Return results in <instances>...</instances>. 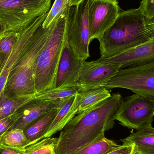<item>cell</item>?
<instances>
[{
	"label": "cell",
	"instance_id": "1",
	"mask_svg": "<svg viewBox=\"0 0 154 154\" xmlns=\"http://www.w3.org/2000/svg\"><path fill=\"white\" fill-rule=\"evenodd\" d=\"M119 93L77 114L61 130L55 154H75L105 136L115 125V116L122 101Z\"/></svg>",
	"mask_w": 154,
	"mask_h": 154
},
{
	"label": "cell",
	"instance_id": "2",
	"mask_svg": "<svg viewBox=\"0 0 154 154\" xmlns=\"http://www.w3.org/2000/svg\"><path fill=\"white\" fill-rule=\"evenodd\" d=\"M150 39L146 19L140 8L120 12L113 24L97 39L100 58L118 55Z\"/></svg>",
	"mask_w": 154,
	"mask_h": 154
},
{
	"label": "cell",
	"instance_id": "3",
	"mask_svg": "<svg viewBox=\"0 0 154 154\" xmlns=\"http://www.w3.org/2000/svg\"><path fill=\"white\" fill-rule=\"evenodd\" d=\"M55 22L48 28L42 23L36 30L11 70L2 93L15 99L34 97L37 57L43 48Z\"/></svg>",
	"mask_w": 154,
	"mask_h": 154
},
{
	"label": "cell",
	"instance_id": "4",
	"mask_svg": "<svg viewBox=\"0 0 154 154\" xmlns=\"http://www.w3.org/2000/svg\"><path fill=\"white\" fill-rule=\"evenodd\" d=\"M68 8L56 20L37 57L35 70L36 94L55 88L58 68L66 40Z\"/></svg>",
	"mask_w": 154,
	"mask_h": 154
},
{
	"label": "cell",
	"instance_id": "5",
	"mask_svg": "<svg viewBox=\"0 0 154 154\" xmlns=\"http://www.w3.org/2000/svg\"><path fill=\"white\" fill-rule=\"evenodd\" d=\"M51 0H0V22L6 32H20L50 9Z\"/></svg>",
	"mask_w": 154,
	"mask_h": 154
},
{
	"label": "cell",
	"instance_id": "6",
	"mask_svg": "<svg viewBox=\"0 0 154 154\" xmlns=\"http://www.w3.org/2000/svg\"><path fill=\"white\" fill-rule=\"evenodd\" d=\"M89 0H84L68 8L66 24V41L80 59L90 57Z\"/></svg>",
	"mask_w": 154,
	"mask_h": 154
},
{
	"label": "cell",
	"instance_id": "7",
	"mask_svg": "<svg viewBox=\"0 0 154 154\" xmlns=\"http://www.w3.org/2000/svg\"><path fill=\"white\" fill-rule=\"evenodd\" d=\"M102 87L127 89L154 100V61L120 69Z\"/></svg>",
	"mask_w": 154,
	"mask_h": 154
},
{
	"label": "cell",
	"instance_id": "8",
	"mask_svg": "<svg viewBox=\"0 0 154 154\" xmlns=\"http://www.w3.org/2000/svg\"><path fill=\"white\" fill-rule=\"evenodd\" d=\"M154 116V100L138 94L122 99L115 116L122 125L139 130L152 126Z\"/></svg>",
	"mask_w": 154,
	"mask_h": 154
},
{
	"label": "cell",
	"instance_id": "9",
	"mask_svg": "<svg viewBox=\"0 0 154 154\" xmlns=\"http://www.w3.org/2000/svg\"><path fill=\"white\" fill-rule=\"evenodd\" d=\"M120 13L118 2L89 0L90 42L97 39L116 20Z\"/></svg>",
	"mask_w": 154,
	"mask_h": 154
},
{
	"label": "cell",
	"instance_id": "10",
	"mask_svg": "<svg viewBox=\"0 0 154 154\" xmlns=\"http://www.w3.org/2000/svg\"><path fill=\"white\" fill-rule=\"evenodd\" d=\"M120 69V64H102L84 60L76 87L80 91L102 87Z\"/></svg>",
	"mask_w": 154,
	"mask_h": 154
},
{
	"label": "cell",
	"instance_id": "11",
	"mask_svg": "<svg viewBox=\"0 0 154 154\" xmlns=\"http://www.w3.org/2000/svg\"><path fill=\"white\" fill-rule=\"evenodd\" d=\"M65 99L46 100L34 97L11 115L14 119V123L9 130L17 128L23 130L43 114L61 106Z\"/></svg>",
	"mask_w": 154,
	"mask_h": 154
},
{
	"label": "cell",
	"instance_id": "12",
	"mask_svg": "<svg viewBox=\"0 0 154 154\" xmlns=\"http://www.w3.org/2000/svg\"><path fill=\"white\" fill-rule=\"evenodd\" d=\"M94 62L102 64H120L121 69L139 66L154 61V39L134 47L118 55L99 58Z\"/></svg>",
	"mask_w": 154,
	"mask_h": 154
},
{
	"label": "cell",
	"instance_id": "13",
	"mask_svg": "<svg viewBox=\"0 0 154 154\" xmlns=\"http://www.w3.org/2000/svg\"><path fill=\"white\" fill-rule=\"evenodd\" d=\"M83 61L78 58L66 40L58 68L55 88L76 87Z\"/></svg>",
	"mask_w": 154,
	"mask_h": 154
},
{
	"label": "cell",
	"instance_id": "14",
	"mask_svg": "<svg viewBox=\"0 0 154 154\" xmlns=\"http://www.w3.org/2000/svg\"><path fill=\"white\" fill-rule=\"evenodd\" d=\"M48 13L37 17L29 25L19 32L16 44L7 58L2 71L0 74V96L3 91L11 70L19 59L33 33L43 23Z\"/></svg>",
	"mask_w": 154,
	"mask_h": 154
},
{
	"label": "cell",
	"instance_id": "15",
	"mask_svg": "<svg viewBox=\"0 0 154 154\" xmlns=\"http://www.w3.org/2000/svg\"><path fill=\"white\" fill-rule=\"evenodd\" d=\"M79 111L76 94L65 99L58 112L46 132L43 139L51 137L61 131L64 127L78 114Z\"/></svg>",
	"mask_w": 154,
	"mask_h": 154
},
{
	"label": "cell",
	"instance_id": "16",
	"mask_svg": "<svg viewBox=\"0 0 154 154\" xmlns=\"http://www.w3.org/2000/svg\"><path fill=\"white\" fill-rule=\"evenodd\" d=\"M123 144H134V154H154V128L146 127L121 139Z\"/></svg>",
	"mask_w": 154,
	"mask_h": 154
},
{
	"label": "cell",
	"instance_id": "17",
	"mask_svg": "<svg viewBox=\"0 0 154 154\" xmlns=\"http://www.w3.org/2000/svg\"><path fill=\"white\" fill-rule=\"evenodd\" d=\"M60 107L53 109L43 114L24 128L23 132L29 142L30 145L43 139Z\"/></svg>",
	"mask_w": 154,
	"mask_h": 154
},
{
	"label": "cell",
	"instance_id": "18",
	"mask_svg": "<svg viewBox=\"0 0 154 154\" xmlns=\"http://www.w3.org/2000/svg\"><path fill=\"white\" fill-rule=\"evenodd\" d=\"M111 96L110 91L104 87L80 91L76 94L79 111L78 114Z\"/></svg>",
	"mask_w": 154,
	"mask_h": 154
},
{
	"label": "cell",
	"instance_id": "19",
	"mask_svg": "<svg viewBox=\"0 0 154 154\" xmlns=\"http://www.w3.org/2000/svg\"><path fill=\"white\" fill-rule=\"evenodd\" d=\"M2 145L19 149H24L30 146V143L23 130H8L2 138Z\"/></svg>",
	"mask_w": 154,
	"mask_h": 154
},
{
	"label": "cell",
	"instance_id": "20",
	"mask_svg": "<svg viewBox=\"0 0 154 154\" xmlns=\"http://www.w3.org/2000/svg\"><path fill=\"white\" fill-rule=\"evenodd\" d=\"M105 136L96 140L75 154H106L119 146Z\"/></svg>",
	"mask_w": 154,
	"mask_h": 154
},
{
	"label": "cell",
	"instance_id": "21",
	"mask_svg": "<svg viewBox=\"0 0 154 154\" xmlns=\"http://www.w3.org/2000/svg\"><path fill=\"white\" fill-rule=\"evenodd\" d=\"M32 98L15 99L7 97L4 93H2L0 96V119L12 115L20 107Z\"/></svg>",
	"mask_w": 154,
	"mask_h": 154
},
{
	"label": "cell",
	"instance_id": "22",
	"mask_svg": "<svg viewBox=\"0 0 154 154\" xmlns=\"http://www.w3.org/2000/svg\"><path fill=\"white\" fill-rule=\"evenodd\" d=\"M79 91L78 88L75 87L59 88H55L37 93L34 97L37 98L46 100L63 99L75 96Z\"/></svg>",
	"mask_w": 154,
	"mask_h": 154
},
{
	"label": "cell",
	"instance_id": "23",
	"mask_svg": "<svg viewBox=\"0 0 154 154\" xmlns=\"http://www.w3.org/2000/svg\"><path fill=\"white\" fill-rule=\"evenodd\" d=\"M58 137H47L25 148V154H55Z\"/></svg>",
	"mask_w": 154,
	"mask_h": 154
},
{
	"label": "cell",
	"instance_id": "24",
	"mask_svg": "<svg viewBox=\"0 0 154 154\" xmlns=\"http://www.w3.org/2000/svg\"><path fill=\"white\" fill-rule=\"evenodd\" d=\"M70 0H55L52 7L48 12L42 26L48 28L69 6Z\"/></svg>",
	"mask_w": 154,
	"mask_h": 154
},
{
	"label": "cell",
	"instance_id": "25",
	"mask_svg": "<svg viewBox=\"0 0 154 154\" xmlns=\"http://www.w3.org/2000/svg\"><path fill=\"white\" fill-rule=\"evenodd\" d=\"M19 32H5L0 37V53L10 56L18 39Z\"/></svg>",
	"mask_w": 154,
	"mask_h": 154
},
{
	"label": "cell",
	"instance_id": "26",
	"mask_svg": "<svg viewBox=\"0 0 154 154\" xmlns=\"http://www.w3.org/2000/svg\"><path fill=\"white\" fill-rule=\"evenodd\" d=\"M139 8L146 20L154 19V0H142Z\"/></svg>",
	"mask_w": 154,
	"mask_h": 154
},
{
	"label": "cell",
	"instance_id": "27",
	"mask_svg": "<svg viewBox=\"0 0 154 154\" xmlns=\"http://www.w3.org/2000/svg\"><path fill=\"white\" fill-rule=\"evenodd\" d=\"M14 123V119L12 116L0 119V145H2L3 136L10 129Z\"/></svg>",
	"mask_w": 154,
	"mask_h": 154
},
{
	"label": "cell",
	"instance_id": "28",
	"mask_svg": "<svg viewBox=\"0 0 154 154\" xmlns=\"http://www.w3.org/2000/svg\"><path fill=\"white\" fill-rule=\"evenodd\" d=\"M134 144H123L106 154H134Z\"/></svg>",
	"mask_w": 154,
	"mask_h": 154
},
{
	"label": "cell",
	"instance_id": "29",
	"mask_svg": "<svg viewBox=\"0 0 154 154\" xmlns=\"http://www.w3.org/2000/svg\"><path fill=\"white\" fill-rule=\"evenodd\" d=\"M0 154H25V150L0 145Z\"/></svg>",
	"mask_w": 154,
	"mask_h": 154
},
{
	"label": "cell",
	"instance_id": "30",
	"mask_svg": "<svg viewBox=\"0 0 154 154\" xmlns=\"http://www.w3.org/2000/svg\"><path fill=\"white\" fill-rule=\"evenodd\" d=\"M146 26L149 38L154 39V19L146 20Z\"/></svg>",
	"mask_w": 154,
	"mask_h": 154
},
{
	"label": "cell",
	"instance_id": "31",
	"mask_svg": "<svg viewBox=\"0 0 154 154\" xmlns=\"http://www.w3.org/2000/svg\"><path fill=\"white\" fill-rule=\"evenodd\" d=\"M8 57L9 56H6L2 53H0V74L2 71L4 66Z\"/></svg>",
	"mask_w": 154,
	"mask_h": 154
},
{
	"label": "cell",
	"instance_id": "32",
	"mask_svg": "<svg viewBox=\"0 0 154 154\" xmlns=\"http://www.w3.org/2000/svg\"><path fill=\"white\" fill-rule=\"evenodd\" d=\"M83 1H84V0H70L69 6L76 5Z\"/></svg>",
	"mask_w": 154,
	"mask_h": 154
},
{
	"label": "cell",
	"instance_id": "33",
	"mask_svg": "<svg viewBox=\"0 0 154 154\" xmlns=\"http://www.w3.org/2000/svg\"><path fill=\"white\" fill-rule=\"evenodd\" d=\"M6 32V27L0 22V37Z\"/></svg>",
	"mask_w": 154,
	"mask_h": 154
},
{
	"label": "cell",
	"instance_id": "34",
	"mask_svg": "<svg viewBox=\"0 0 154 154\" xmlns=\"http://www.w3.org/2000/svg\"><path fill=\"white\" fill-rule=\"evenodd\" d=\"M106 1H109L111 2H117L118 0H106Z\"/></svg>",
	"mask_w": 154,
	"mask_h": 154
}]
</instances>
